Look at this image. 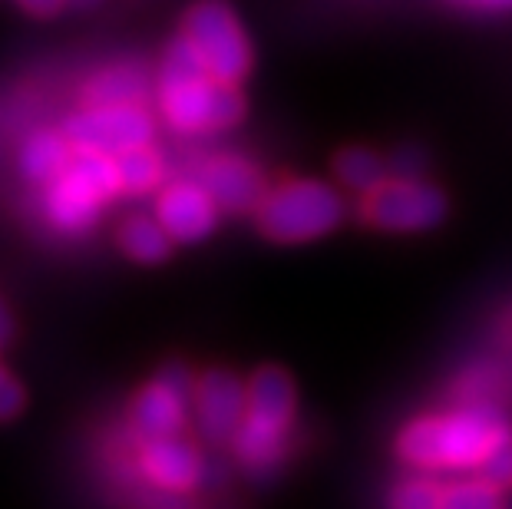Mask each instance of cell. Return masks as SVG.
I'll list each match as a JSON object with an SVG mask.
<instances>
[{
	"label": "cell",
	"instance_id": "277c9868",
	"mask_svg": "<svg viewBox=\"0 0 512 509\" xmlns=\"http://www.w3.org/2000/svg\"><path fill=\"white\" fill-rule=\"evenodd\" d=\"M182 34L202 53L215 80L242 83L252 73V43L225 0H199L182 20Z\"/></svg>",
	"mask_w": 512,
	"mask_h": 509
},
{
	"label": "cell",
	"instance_id": "e0dca14e",
	"mask_svg": "<svg viewBox=\"0 0 512 509\" xmlns=\"http://www.w3.org/2000/svg\"><path fill=\"white\" fill-rule=\"evenodd\" d=\"M113 159L119 172V186L129 196H143V192H152L162 182V156L152 149V143L123 149Z\"/></svg>",
	"mask_w": 512,
	"mask_h": 509
},
{
	"label": "cell",
	"instance_id": "6da1fadb",
	"mask_svg": "<svg viewBox=\"0 0 512 509\" xmlns=\"http://www.w3.org/2000/svg\"><path fill=\"white\" fill-rule=\"evenodd\" d=\"M506 433L512 427L503 410L493 400H473L450 414L410 420L397 437V453L403 463L427 473L476 470Z\"/></svg>",
	"mask_w": 512,
	"mask_h": 509
},
{
	"label": "cell",
	"instance_id": "4316f807",
	"mask_svg": "<svg viewBox=\"0 0 512 509\" xmlns=\"http://www.w3.org/2000/svg\"><path fill=\"white\" fill-rule=\"evenodd\" d=\"M10 338H14V318H10L7 305L0 301V344L10 341Z\"/></svg>",
	"mask_w": 512,
	"mask_h": 509
},
{
	"label": "cell",
	"instance_id": "3957f363",
	"mask_svg": "<svg viewBox=\"0 0 512 509\" xmlns=\"http://www.w3.org/2000/svg\"><path fill=\"white\" fill-rule=\"evenodd\" d=\"M258 229L278 245L314 242L344 222V199L328 182L288 179L258 202Z\"/></svg>",
	"mask_w": 512,
	"mask_h": 509
},
{
	"label": "cell",
	"instance_id": "603a6c76",
	"mask_svg": "<svg viewBox=\"0 0 512 509\" xmlns=\"http://www.w3.org/2000/svg\"><path fill=\"white\" fill-rule=\"evenodd\" d=\"M390 176H400V179H423L427 172V153L420 146H400L394 149V156L387 162Z\"/></svg>",
	"mask_w": 512,
	"mask_h": 509
},
{
	"label": "cell",
	"instance_id": "ac0fdd59",
	"mask_svg": "<svg viewBox=\"0 0 512 509\" xmlns=\"http://www.w3.org/2000/svg\"><path fill=\"white\" fill-rule=\"evenodd\" d=\"M199 77H212V73H209V67H205L202 53L195 50V43L185 34H179L159 60L156 90H166V86H179V83H189V80H199Z\"/></svg>",
	"mask_w": 512,
	"mask_h": 509
},
{
	"label": "cell",
	"instance_id": "ffe728a7",
	"mask_svg": "<svg viewBox=\"0 0 512 509\" xmlns=\"http://www.w3.org/2000/svg\"><path fill=\"white\" fill-rule=\"evenodd\" d=\"M503 503V490H496L486 480H460L453 486H443V500L440 506L446 509H493Z\"/></svg>",
	"mask_w": 512,
	"mask_h": 509
},
{
	"label": "cell",
	"instance_id": "9c48e42d",
	"mask_svg": "<svg viewBox=\"0 0 512 509\" xmlns=\"http://www.w3.org/2000/svg\"><path fill=\"white\" fill-rule=\"evenodd\" d=\"M192 404L202 437L222 447V443H232L235 430L245 417V384L225 367H215V371L195 377Z\"/></svg>",
	"mask_w": 512,
	"mask_h": 509
},
{
	"label": "cell",
	"instance_id": "83f0119b",
	"mask_svg": "<svg viewBox=\"0 0 512 509\" xmlns=\"http://www.w3.org/2000/svg\"><path fill=\"white\" fill-rule=\"evenodd\" d=\"M503 338L512 344V308L506 311V318H503Z\"/></svg>",
	"mask_w": 512,
	"mask_h": 509
},
{
	"label": "cell",
	"instance_id": "d4e9b609",
	"mask_svg": "<svg viewBox=\"0 0 512 509\" xmlns=\"http://www.w3.org/2000/svg\"><path fill=\"white\" fill-rule=\"evenodd\" d=\"M30 14H53V10L63 7V0H20Z\"/></svg>",
	"mask_w": 512,
	"mask_h": 509
},
{
	"label": "cell",
	"instance_id": "30bf717a",
	"mask_svg": "<svg viewBox=\"0 0 512 509\" xmlns=\"http://www.w3.org/2000/svg\"><path fill=\"white\" fill-rule=\"evenodd\" d=\"M136 467L143 473L149 486H156L159 493L185 496L202 483V457L192 443H185L179 433L169 437H152L139 440V457Z\"/></svg>",
	"mask_w": 512,
	"mask_h": 509
},
{
	"label": "cell",
	"instance_id": "52a82bcc",
	"mask_svg": "<svg viewBox=\"0 0 512 509\" xmlns=\"http://www.w3.org/2000/svg\"><path fill=\"white\" fill-rule=\"evenodd\" d=\"M63 136L70 146L100 149V153H123V149L146 146L156 136V119L146 110V103H106L86 106L83 113H73L63 126Z\"/></svg>",
	"mask_w": 512,
	"mask_h": 509
},
{
	"label": "cell",
	"instance_id": "7a4b0ae2",
	"mask_svg": "<svg viewBox=\"0 0 512 509\" xmlns=\"http://www.w3.org/2000/svg\"><path fill=\"white\" fill-rule=\"evenodd\" d=\"M294 404H298V394L285 367H258L245 387V417L232 437L238 463L255 480H265L285 463Z\"/></svg>",
	"mask_w": 512,
	"mask_h": 509
},
{
	"label": "cell",
	"instance_id": "44dd1931",
	"mask_svg": "<svg viewBox=\"0 0 512 509\" xmlns=\"http://www.w3.org/2000/svg\"><path fill=\"white\" fill-rule=\"evenodd\" d=\"M440 500H443V483L433 480V476H410L390 496V503L400 509H440Z\"/></svg>",
	"mask_w": 512,
	"mask_h": 509
},
{
	"label": "cell",
	"instance_id": "cb8c5ba5",
	"mask_svg": "<svg viewBox=\"0 0 512 509\" xmlns=\"http://www.w3.org/2000/svg\"><path fill=\"white\" fill-rule=\"evenodd\" d=\"M24 410V387H20L10 371L0 367V420H10Z\"/></svg>",
	"mask_w": 512,
	"mask_h": 509
},
{
	"label": "cell",
	"instance_id": "7402d4cb",
	"mask_svg": "<svg viewBox=\"0 0 512 509\" xmlns=\"http://www.w3.org/2000/svg\"><path fill=\"white\" fill-rule=\"evenodd\" d=\"M473 473L479 480L493 483L496 490H509L512 486V433H506V437L486 453L483 463H479Z\"/></svg>",
	"mask_w": 512,
	"mask_h": 509
},
{
	"label": "cell",
	"instance_id": "9a60e30c",
	"mask_svg": "<svg viewBox=\"0 0 512 509\" xmlns=\"http://www.w3.org/2000/svg\"><path fill=\"white\" fill-rule=\"evenodd\" d=\"M73 146L63 133H53V129H40L30 139H24L20 146V176L34 186H43V182L57 179L63 169L70 166Z\"/></svg>",
	"mask_w": 512,
	"mask_h": 509
},
{
	"label": "cell",
	"instance_id": "2e32d148",
	"mask_svg": "<svg viewBox=\"0 0 512 509\" xmlns=\"http://www.w3.org/2000/svg\"><path fill=\"white\" fill-rule=\"evenodd\" d=\"M116 242L139 265H159L172 255V238L152 215H129L116 229Z\"/></svg>",
	"mask_w": 512,
	"mask_h": 509
},
{
	"label": "cell",
	"instance_id": "7c38bea8",
	"mask_svg": "<svg viewBox=\"0 0 512 509\" xmlns=\"http://www.w3.org/2000/svg\"><path fill=\"white\" fill-rule=\"evenodd\" d=\"M156 219L169 232L172 242L192 245L215 232V225H219V205L202 189V182H172L159 196Z\"/></svg>",
	"mask_w": 512,
	"mask_h": 509
},
{
	"label": "cell",
	"instance_id": "d6986e66",
	"mask_svg": "<svg viewBox=\"0 0 512 509\" xmlns=\"http://www.w3.org/2000/svg\"><path fill=\"white\" fill-rule=\"evenodd\" d=\"M334 172H337V179H341L347 189L361 192V196L374 189V186H380V182L390 176L387 159H380L377 153H370V149H361V146L337 153L334 156Z\"/></svg>",
	"mask_w": 512,
	"mask_h": 509
},
{
	"label": "cell",
	"instance_id": "484cf974",
	"mask_svg": "<svg viewBox=\"0 0 512 509\" xmlns=\"http://www.w3.org/2000/svg\"><path fill=\"white\" fill-rule=\"evenodd\" d=\"M453 4H470L479 10H509L512 0H453Z\"/></svg>",
	"mask_w": 512,
	"mask_h": 509
},
{
	"label": "cell",
	"instance_id": "5bb4252c",
	"mask_svg": "<svg viewBox=\"0 0 512 509\" xmlns=\"http://www.w3.org/2000/svg\"><path fill=\"white\" fill-rule=\"evenodd\" d=\"M152 93V77L139 63H113V67L100 70L86 83V103L106 106V103H146Z\"/></svg>",
	"mask_w": 512,
	"mask_h": 509
},
{
	"label": "cell",
	"instance_id": "8fae6325",
	"mask_svg": "<svg viewBox=\"0 0 512 509\" xmlns=\"http://www.w3.org/2000/svg\"><path fill=\"white\" fill-rule=\"evenodd\" d=\"M202 189L209 192L212 202L219 205V212H255L258 202L265 199L268 182L261 176V169L252 159L238 153H222L212 156L202 166Z\"/></svg>",
	"mask_w": 512,
	"mask_h": 509
},
{
	"label": "cell",
	"instance_id": "ba28073f",
	"mask_svg": "<svg viewBox=\"0 0 512 509\" xmlns=\"http://www.w3.org/2000/svg\"><path fill=\"white\" fill-rule=\"evenodd\" d=\"M195 377L185 364L172 361L159 371L152 384H146L136 394L133 407H129V430L136 440L169 437L179 433L185 424V404H192Z\"/></svg>",
	"mask_w": 512,
	"mask_h": 509
},
{
	"label": "cell",
	"instance_id": "5b68a950",
	"mask_svg": "<svg viewBox=\"0 0 512 509\" xmlns=\"http://www.w3.org/2000/svg\"><path fill=\"white\" fill-rule=\"evenodd\" d=\"M159 93L162 119L179 133H219L245 119V96L238 83H222L215 77H199L179 86H166Z\"/></svg>",
	"mask_w": 512,
	"mask_h": 509
},
{
	"label": "cell",
	"instance_id": "4fadbf2b",
	"mask_svg": "<svg viewBox=\"0 0 512 509\" xmlns=\"http://www.w3.org/2000/svg\"><path fill=\"white\" fill-rule=\"evenodd\" d=\"M43 219H47L60 235H86L103 212V199L76 176L63 169L57 179L43 182Z\"/></svg>",
	"mask_w": 512,
	"mask_h": 509
},
{
	"label": "cell",
	"instance_id": "8992f818",
	"mask_svg": "<svg viewBox=\"0 0 512 509\" xmlns=\"http://www.w3.org/2000/svg\"><path fill=\"white\" fill-rule=\"evenodd\" d=\"M361 219L380 232H427L446 219V196L423 179L387 176L364 192Z\"/></svg>",
	"mask_w": 512,
	"mask_h": 509
}]
</instances>
